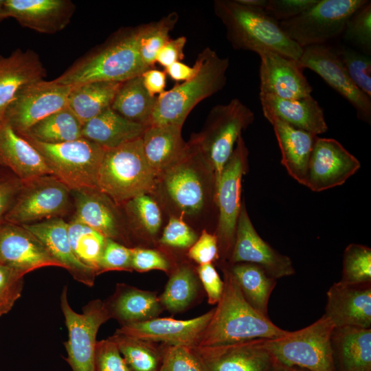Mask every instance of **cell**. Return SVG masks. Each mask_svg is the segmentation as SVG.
Listing matches in <instances>:
<instances>
[{"mask_svg":"<svg viewBox=\"0 0 371 371\" xmlns=\"http://www.w3.org/2000/svg\"><path fill=\"white\" fill-rule=\"evenodd\" d=\"M224 289L197 346H213L256 339L284 336L283 330L254 309L246 301L235 278L225 267Z\"/></svg>","mask_w":371,"mask_h":371,"instance_id":"cell-1","label":"cell"},{"mask_svg":"<svg viewBox=\"0 0 371 371\" xmlns=\"http://www.w3.org/2000/svg\"><path fill=\"white\" fill-rule=\"evenodd\" d=\"M137 34L138 26L119 30L54 80L75 87L99 81L123 82L141 76L149 68L139 54Z\"/></svg>","mask_w":371,"mask_h":371,"instance_id":"cell-2","label":"cell"},{"mask_svg":"<svg viewBox=\"0 0 371 371\" xmlns=\"http://www.w3.org/2000/svg\"><path fill=\"white\" fill-rule=\"evenodd\" d=\"M213 8L234 49L256 54L269 50L295 60L301 56L302 48L263 9L243 5L237 0H215Z\"/></svg>","mask_w":371,"mask_h":371,"instance_id":"cell-3","label":"cell"},{"mask_svg":"<svg viewBox=\"0 0 371 371\" xmlns=\"http://www.w3.org/2000/svg\"><path fill=\"white\" fill-rule=\"evenodd\" d=\"M196 74L157 96L150 125L183 126L193 108L220 91L226 85L228 58L220 57L207 47L197 56Z\"/></svg>","mask_w":371,"mask_h":371,"instance_id":"cell-4","label":"cell"},{"mask_svg":"<svg viewBox=\"0 0 371 371\" xmlns=\"http://www.w3.org/2000/svg\"><path fill=\"white\" fill-rule=\"evenodd\" d=\"M157 179V174L145 157L140 137L105 149L98 172L97 189L118 205L150 192Z\"/></svg>","mask_w":371,"mask_h":371,"instance_id":"cell-5","label":"cell"},{"mask_svg":"<svg viewBox=\"0 0 371 371\" xmlns=\"http://www.w3.org/2000/svg\"><path fill=\"white\" fill-rule=\"evenodd\" d=\"M333 322L323 315L308 326L284 336L262 339L275 362L308 371H337L332 346Z\"/></svg>","mask_w":371,"mask_h":371,"instance_id":"cell-6","label":"cell"},{"mask_svg":"<svg viewBox=\"0 0 371 371\" xmlns=\"http://www.w3.org/2000/svg\"><path fill=\"white\" fill-rule=\"evenodd\" d=\"M254 118V113L247 106L234 98L227 104L213 106L202 131L190 140L210 166L215 177V188L235 144Z\"/></svg>","mask_w":371,"mask_h":371,"instance_id":"cell-7","label":"cell"},{"mask_svg":"<svg viewBox=\"0 0 371 371\" xmlns=\"http://www.w3.org/2000/svg\"><path fill=\"white\" fill-rule=\"evenodd\" d=\"M25 139L43 156L52 175L70 190L97 189L105 148L83 137L60 144Z\"/></svg>","mask_w":371,"mask_h":371,"instance_id":"cell-8","label":"cell"},{"mask_svg":"<svg viewBox=\"0 0 371 371\" xmlns=\"http://www.w3.org/2000/svg\"><path fill=\"white\" fill-rule=\"evenodd\" d=\"M188 144L183 155L158 177L171 202L186 214L198 213L204 207L215 177L199 149Z\"/></svg>","mask_w":371,"mask_h":371,"instance_id":"cell-9","label":"cell"},{"mask_svg":"<svg viewBox=\"0 0 371 371\" xmlns=\"http://www.w3.org/2000/svg\"><path fill=\"white\" fill-rule=\"evenodd\" d=\"M367 1L317 0L309 9L279 25L302 48L326 44L342 34L350 16Z\"/></svg>","mask_w":371,"mask_h":371,"instance_id":"cell-10","label":"cell"},{"mask_svg":"<svg viewBox=\"0 0 371 371\" xmlns=\"http://www.w3.org/2000/svg\"><path fill=\"white\" fill-rule=\"evenodd\" d=\"M60 307L65 317L68 339L64 342L65 360L72 371H95L96 337L102 324L111 318L105 302L90 301L82 313L74 311L67 298V287L60 295Z\"/></svg>","mask_w":371,"mask_h":371,"instance_id":"cell-11","label":"cell"},{"mask_svg":"<svg viewBox=\"0 0 371 371\" xmlns=\"http://www.w3.org/2000/svg\"><path fill=\"white\" fill-rule=\"evenodd\" d=\"M71 190L53 175L23 182L4 221L23 225L61 218L71 207Z\"/></svg>","mask_w":371,"mask_h":371,"instance_id":"cell-12","label":"cell"},{"mask_svg":"<svg viewBox=\"0 0 371 371\" xmlns=\"http://www.w3.org/2000/svg\"><path fill=\"white\" fill-rule=\"evenodd\" d=\"M249 151L241 136L225 165L215 189L218 210L216 227L218 250L230 257L235 240L237 222L241 208L242 179L248 168Z\"/></svg>","mask_w":371,"mask_h":371,"instance_id":"cell-13","label":"cell"},{"mask_svg":"<svg viewBox=\"0 0 371 371\" xmlns=\"http://www.w3.org/2000/svg\"><path fill=\"white\" fill-rule=\"evenodd\" d=\"M297 62L302 69H309L319 76L354 107L359 120L370 124V98L351 80L334 47L322 44L303 47Z\"/></svg>","mask_w":371,"mask_h":371,"instance_id":"cell-14","label":"cell"},{"mask_svg":"<svg viewBox=\"0 0 371 371\" xmlns=\"http://www.w3.org/2000/svg\"><path fill=\"white\" fill-rule=\"evenodd\" d=\"M71 87L42 80L24 87L8 107L4 120L22 135L47 116L67 106Z\"/></svg>","mask_w":371,"mask_h":371,"instance_id":"cell-15","label":"cell"},{"mask_svg":"<svg viewBox=\"0 0 371 371\" xmlns=\"http://www.w3.org/2000/svg\"><path fill=\"white\" fill-rule=\"evenodd\" d=\"M238 262L257 265L276 280L295 273L291 259L273 249L258 234L243 202L229 257V263Z\"/></svg>","mask_w":371,"mask_h":371,"instance_id":"cell-16","label":"cell"},{"mask_svg":"<svg viewBox=\"0 0 371 371\" xmlns=\"http://www.w3.org/2000/svg\"><path fill=\"white\" fill-rule=\"evenodd\" d=\"M360 167V161L338 141L317 137L305 186L313 192H322L341 186Z\"/></svg>","mask_w":371,"mask_h":371,"instance_id":"cell-17","label":"cell"},{"mask_svg":"<svg viewBox=\"0 0 371 371\" xmlns=\"http://www.w3.org/2000/svg\"><path fill=\"white\" fill-rule=\"evenodd\" d=\"M214 313L188 320L155 317L144 322L122 325L116 332L150 342H163L166 346H197L201 335Z\"/></svg>","mask_w":371,"mask_h":371,"instance_id":"cell-18","label":"cell"},{"mask_svg":"<svg viewBox=\"0 0 371 371\" xmlns=\"http://www.w3.org/2000/svg\"><path fill=\"white\" fill-rule=\"evenodd\" d=\"M0 262L24 276L45 267L62 268L30 231L5 221L0 225Z\"/></svg>","mask_w":371,"mask_h":371,"instance_id":"cell-19","label":"cell"},{"mask_svg":"<svg viewBox=\"0 0 371 371\" xmlns=\"http://www.w3.org/2000/svg\"><path fill=\"white\" fill-rule=\"evenodd\" d=\"M261 339L192 348L207 371H270L275 361Z\"/></svg>","mask_w":371,"mask_h":371,"instance_id":"cell-20","label":"cell"},{"mask_svg":"<svg viewBox=\"0 0 371 371\" xmlns=\"http://www.w3.org/2000/svg\"><path fill=\"white\" fill-rule=\"evenodd\" d=\"M257 54L260 58V92L288 100L311 95L313 88L297 60L269 50Z\"/></svg>","mask_w":371,"mask_h":371,"instance_id":"cell-21","label":"cell"},{"mask_svg":"<svg viewBox=\"0 0 371 371\" xmlns=\"http://www.w3.org/2000/svg\"><path fill=\"white\" fill-rule=\"evenodd\" d=\"M76 10L69 0H4L5 19L43 34H54L69 23Z\"/></svg>","mask_w":371,"mask_h":371,"instance_id":"cell-22","label":"cell"},{"mask_svg":"<svg viewBox=\"0 0 371 371\" xmlns=\"http://www.w3.org/2000/svg\"><path fill=\"white\" fill-rule=\"evenodd\" d=\"M324 315L335 327L370 328L371 286L334 283L328 290Z\"/></svg>","mask_w":371,"mask_h":371,"instance_id":"cell-23","label":"cell"},{"mask_svg":"<svg viewBox=\"0 0 371 371\" xmlns=\"http://www.w3.org/2000/svg\"><path fill=\"white\" fill-rule=\"evenodd\" d=\"M22 226L42 243L50 255L74 280L88 286L94 284L95 272L77 258L71 247L68 223L62 218H54Z\"/></svg>","mask_w":371,"mask_h":371,"instance_id":"cell-24","label":"cell"},{"mask_svg":"<svg viewBox=\"0 0 371 371\" xmlns=\"http://www.w3.org/2000/svg\"><path fill=\"white\" fill-rule=\"evenodd\" d=\"M46 75L38 55L32 50L16 49L8 56H0V122L18 93Z\"/></svg>","mask_w":371,"mask_h":371,"instance_id":"cell-25","label":"cell"},{"mask_svg":"<svg viewBox=\"0 0 371 371\" xmlns=\"http://www.w3.org/2000/svg\"><path fill=\"white\" fill-rule=\"evenodd\" d=\"M259 98L263 115L268 121L278 119L315 135L328 131L324 110L312 95L288 100L260 92Z\"/></svg>","mask_w":371,"mask_h":371,"instance_id":"cell-26","label":"cell"},{"mask_svg":"<svg viewBox=\"0 0 371 371\" xmlns=\"http://www.w3.org/2000/svg\"><path fill=\"white\" fill-rule=\"evenodd\" d=\"M0 166L10 170L22 182L52 175L40 153L4 119L0 122Z\"/></svg>","mask_w":371,"mask_h":371,"instance_id":"cell-27","label":"cell"},{"mask_svg":"<svg viewBox=\"0 0 371 371\" xmlns=\"http://www.w3.org/2000/svg\"><path fill=\"white\" fill-rule=\"evenodd\" d=\"M269 122L278 143L282 165L293 179L306 186L308 164L318 136L278 119Z\"/></svg>","mask_w":371,"mask_h":371,"instance_id":"cell-28","label":"cell"},{"mask_svg":"<svg viewBox=\"0 0 371 371\" xmlns=\"http://www.w3.org/2000/svg\"><path fill=\"white\" fill-rule=\"evenodd\" d=\"M75 213L73 218L100 232L106 238L118 240L122 228L114 202L98 189L71 190Z\"/></svg>","mask_w":371,"mask_h":371,"instance_id":"cell-29","label":"cell"},{"mask_svg":"<svg viewBox=\"0 0 371 371\" xmlns=\"http://www.w3.org/2000/svg\"><path fill=\"white\" fill-rule=\"evenodd\" d=\"M181 128L175 124L150 125L142 135L145 157L157 177L186 152L188 144L182 138Z\"/></svg>","mask_w":371,"mask_h":371,"instance_id":"cell-30","label":"cell"},{"mask_svg":"<svg viewBox=\"0 0 371 371\" xmlns=\"http://www.w3.org/2000/svg\"><path fill=\"white\" fill-rule=\"evenodd\" d=\"M148 126L127 120L110 107L82 126V137L109 149L142 137Z\"/></svg>","mask_w":371,"mask_h":371,"instance_id":"cell-31","label":"cell"},{"mask_svg":"<svg viewBox=\"0 0 371 371\" xmlns=\"http://www.w3.org/2000/svg\"><path fill=\"white\" fill-rule=\"evenodd\" d=\"M331 340L340 371H371V328L335 327Z\"/></svg>","mask_w":371,"mask_h":371,"instance_id":"cell-32","label":"cell"},{"mask_svg":"<svg viewBox=\"0 0 371 371\" xmlns=\"http://www.w3.org/2000/svg\"><path fill=\"white\" fill-rule=\"evenodd\" d=\"M111 317L122 325L157 317L162 305L155 293L126 284H117L109 302H105Z\"/></svg>","mask_w":371,"mask_h":371,"instance_id":"cell-33","label":"cell"},{"mask_svg":"<svg viewBox=\"0 0 371 371\" xmlns=\"http://www.w3.org/2000/svg\"><path fill=\"white\" fill-rule=\"evenodd\" d=\"M122 83L99 81L71 87L67 106L83 126L111 107Z\"/></svg>","mask_w":371,"mask_h":371,"instance_id":"cell-34","label":"cell"},{"mask_svg":"<svg viewBox=\"0 0 371 371\" xmlns=\"http://www.w3.org/2000/svg\"><path fill=\"white\" fill-rule=\"evenodd\" d=\"M226 267L235 278L246 301L258 313L269 317L268 304L276 280L252 263H229Z\"/></svg>","mask_w":371,"mask_h":371,"instance_id":"cell-35","label":"cell"},{"mask_svg":"<svg viewBox=\"0 0 371 371\" xmlns=\"http://www.w3.org/2000/svg\"><path fill=\"white\" fill-rule=\"evenodd\" d=\"M156 98L148 92L139 76L122 83L111 108L130 121L150 126Z\"/></svg>","mask_w":371,"mask_h":371,"instance_id":"cell-36","label":"cell"},{"mask_svg":"<svg viewBox=\"0 0 371 371\" xmlns=\"http://www.w3.org/2000/svg\"><path fill=\"white\" fill-rule=\"evenodd\" d=\"M82 125L67 106L47 116L21 135L46 144H60L82 137Z\"/></svg>","mask_w":371,"mask_h":371,"instance_id":"cell-37","label":"cell"},{"mask_svg":"<svg viewBox=\"0 0 371 371\" xmlns=\"http://www.w3.org/2000/svg\"><path fill=\"white\" fill-rule=\"evenodd\" d=\"M117 346L131 371H159L163 348L153 342L117 332L109 337Z\"/></svg>","mask_w":371,"mask_h":371,"instance_id":"cell-38","label":"cell"},{"mask_svg":"<svg viewBox=\"0 0 371 371\" xmlns=\"http://www.w3.org/2000/svg\"><path fill=\"white\" fill-rule=\"evenodd\" d=\"M68 235L77 258L98 275L106 237L73 218L68 223Z\"/></svg>","mask_w":371,"mask_h":371,"instance_id":"cell-39","label":"cell"},{"mask_svg":"<svg viewBox=\"0 0 371 371\" xmlns=\"http://www.w3.org/2000/svg\"><path fill=\"white\" fill-rule=\"evenodd\" d=\"M177 12H171L157 21L138 26L137 47L144 65L153 68L156 55L161 47L168 41L170 32L178 21Z\"/></svg>","mask_w":371,"mask_h":371,"instance_id":"cell-40","label":"cell"},{"mask_svg":"<svg viewBox=\"0 0 371 371\" xmlns=\"http://www.w3.org/2000/svg\"><path fill=\"white\" fill-rule=\"evenodd\" d=\"M197 280L192 269L187 265L178 267L169 278L159 297L162 306L177 313L186 309L195 297Z\"/></svg>","mask_w":371,"mask_h":371,"instance_id":"cell-41","label":"cell"},{"mask_svg":"<svg viewBox=\"0 0 371 371\" xmlns=\"http://www.w3.org/2000/svg\"><path fill=\"white\" fill-rule=\"evenodd\" d=\"M340 282L349 285L371 283V249L367 246L351 243L343 255Z\"/></svg>","mask_w":371,"mask_h":371,"instance_id":"cell-42","label":"cell"},{"mask_svg":"<svg viewBox=\"0 0 371 371\" xmlns=\"http://www.w3.org/2000/svg\"><path fill=\"white\" fill-rule=\"evenodd\" d=\"M349 77L356 87L371 98V58L350 47H335Z\"/></svg>","mask_w":371,"mask_h":371,"instance_id":"cell-43","label":"cell"},{"mask_svg":"<svg viewBox=\"0 0 371 371\" xmlns=\"http://www.w3.org/2000/svg\"><path fill=\"white\" fill-rule=\"evenodd\" d=\"M346 43L357 51L371 54V2L357 9L348 19L341 34Z\"/></svg>","mask_w":371,"mask_h":371,"instance_id":"cell-44","label":"cell"},{"mask_svg":"<svg viewBox=\"0 0 371 371\" xmlns=\"http://www.w3.org/2000/svg\"><path fill=\"white\" fill-rule=\"evenodd\" d=\"M128 212L148 234L155 236L161 225L160 209L148 194L137 196L126 203Z\"/></svg>","mask_w":371,"mask_h":371,"instance_id":"cell-45","label":"cell"},{"mask_svg":"<svg viewBox=\"0 0 371 371\" xmlns=\"http://www.w3.org/2000/svg\"><path fill=\"white\" fill-rule=\"evenodd\" d=\"M159 371H207L192 348L166 346Z\"/></svg>","mask_w":371,"mask_h":371,"instance_id":"cell-46","label":"cell"},{"mask_svg":"<svg viewBox=\"0 0 371 371\" xmlns=\"http://www.w3.org/2000/svg\"><path fill=\"white\" fill-rule=\"evenodd\" d=\"M24 275L0 262V317L8 313L21 297Z\"/></svg>","mask_w":371,"mask_h":371,"instance_id":"cell-47","label":"cell"},{"mask_svg":"<svg viewBox=\"0 0 371 371\" xmlns=\"http://www.w3.org/2000/svg\"><path fill=\"white\" fill-rule=\"evenodd\" d=\"M131 248L106 238L98 274L109 271H131Z\"/></svg>","mask_w":371,"mask_h":371,"instance_id":"cell-48","label":"cell"},{"mask_svg":"<svg viewBox=\"0 0 371 371\" xmlns=\"http://www.w3.org/2000/svg\"><path fill=\"white\" fill-rule=\"evenodd\" d=\"M95 371H131L116 344L109 337L97 341Z\"/></svg>","mask_w":371,"mask_h":371,"instance_id":"cell-49","label":"cell"},{"mask_svg":"<svg viewBox=\"0 0 371 371\" xmlns=\"http://www.w3.org/2000/svg\"><path fill=\"white\" fill-rule=\"evenodd\" d=\"M197 239L195 232L181 218L171 216L159 242L167 246L177 248L190 247Z\"/></svg>","mask_w":371,"mask_h":371,"instance_id":"cell-50","label":"cell"},{"mask_svg":"<svg viewBox=\"0 0 371 371\" xmlns=\"http://www.w3.org/2000/svg\"><path fill=\"white\" fill-rule=\"evenodd\" d=\"M317 0H267L265 12L278 22L293 19L312 7Z\"/></svg>","mask_w":371,"mask_h":371,"instance_id":"cell-51","label":"cell"},{"mask_svg":"<svg viewBox=\"0 0 371 371\" xmlns=\"http://www.w3.org/2000/svg\"><path fill=\"white\" fill-rule=\"evenodd\" d=\"M131 268L139 272L160 270L168 272L170 262L160 252L149 249L131 248Z\"/></svg>","mask_w":371,"mask_h":371,"instance_id":"cell-52","label":"cell"},{"mask_svg":"<svg viewBox=\"0 0 371 371\" xmlns=\"http://www.w3.org/2000/svg\"><path fill=\"white\" fill-rule=\"evenodd\" d=\"M23 182L10 170L0 166V225L19 194Z\"/></svg>","mask_w":371,"mask_h":371,"instance_id":"cell-53","label":"cell"},{"mask_svg":"<svg viewBox=\"0 0 371 371\" xmlns=\"http://www.w3.org/2000/svg\"><path fill=\"white\" fill-rule=\"evenodd\" d=\"M218 239L215 234L203 230L190 247L188 256L200 265L212 263L218 256Z\"/></svg>","mask_w":371,"mask_h":371,"instance_id":"cell-54","label":"cell"},{"mask_svg":"<svg viewBox=\"0 0 371 371\" xmlns=\"http://www.w3.org/2000/svg\"><path fill=\"white\" fill-rule=\"evenodd\" d=\"M197 272L207 293L208 302L210 304H217L223 292L224 282L212 263L200 265Z\"/></svg>","mask_w":371,"mask_h":371,"instance_id":"cell-55","label":"cell"},{"mask_svg":"<svg viewBox=\"0 0 371 371\" xmlns=\"http://www.w3.org/2000/svg\"><path fill=\"white\" fill-rule=\"evenodd\" d=\"M186 42L187 38L184 36L170 38L158 51L156 63L166 68L175 62L181 61L184 58L183 50Z\"/></svg>","mask_w":371,"mask_h":371,"instance_id":"cell-56","label":"cell"},{"mask_svg":"<svg viewBox=\"0 0 371 371\" xmlns=\"http://www.w3.org/2000/svg\"><path fill=\"white\" fill-rule=\"evenodd\" d=\"M141 76L144 87L152 96L159 95L165 91V71L150 68L145 71Z\"/></svg>","mask_w":371,"mask_h":371,"instance_id":"cell-57","label":"cell"},{"mask_svg":"<svg viewBox=\"0 0 371 371\" xmlns=\"http://www.w3.org/2000/svg\"><path fill=\"white\" fill-rule=\"evenodd\" d=\"M197 70L196 64L190 67L181 61L175 62L165 68L166 74L176 82H184L194 76Z\"/></svg>","mask_w":371,"mask_h":371,"instance_id":"cell-58","label":"cell"},{"mask_svg":"<svg viewBox=\"0 0 371 371\" xmlns=\"http://www.w3.org/2000/svg\"><path fill=\"white\" fill-rule=\"evenodd\" d=\"M239 3L257 8H261L265 10L267 0H237Z\"/></svg>","mask_w":371,"mask_h":371,"instance_id":"cell-59","label":"cell"},{"mask_svg":"<svg viewBox=\"0 0 371 371\" xmlns=\"http://www.w3.org/2000/svg\"><path fill=\"white\" fill-rule=\"evenodd\" d=\"M270 371H308L305 369L296 368V367H289L284 366L281 363L274 362Z\"/></svg>","mask_w":371,"mask_h":371,"instance_id":"cell-60","label":"cell"},{"mask_svg":"<svg viewBox=\"0 0 371 371\" xmlns=\"http://www.w3.org/2000/svg\"><path fill=\"white\" fill-rule=\"evenodd\" d=\"M3 2L4 0H0V21L5 19L3 12Z\"/></svg>","mask_w":371,"mask_h":371,"instance_id":"cell-61","label":"cell"}]
</instances>
